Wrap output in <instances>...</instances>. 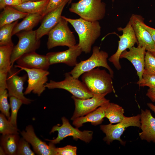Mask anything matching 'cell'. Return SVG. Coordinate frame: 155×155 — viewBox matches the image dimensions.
I'll use <instances>...</instances> for the list:
<instances>
[{
    "instance_id": "6da1fadb",
    "label": "cell",
    "mask_w": 155,
    "mask_h": 155,
    "mask_svg": "<svg viewBox=\"0 0 155 155\" xmlns=\"http://www.w3.org/2000/svg\"><path fill=\"white\" fill-rule=\"evenodd\" d=\"M61 17L72 26L77 33L78 44L82 52L89 53L92 46L101 35V27L98 21H89L81 18L73 19L63 16Z\"/></svg>"
},
{
    "instance_id": "7a4b0ae2",
    "label": "cell",
    "mask_w": 155,
    "mask_h": 155,
    "mask_svg": "<svg viewBox=\"0 0 155 155\" xmlns=\"http://www.w3.org/2000/svg\"><path fill=\"white\" fill-rule=\"evenodd\" d=\"M81 79L88 90L93 94L115 92L112 78L105 70L95 68L82 75Z\"/></svg>"
},
{
    "instance_id": "3957f363",
    "label": "cell",
    "mask_w": 155,
    "mask_h": 155,
    "mask_svg": "<svg viewBox=\"0 0 155 155\" xmlns=\"http://www.w3.org/2000/svg\"><path fill=\"white\" fill-rule=\"evenodd\" d=\"M69 10L87 21H98L105 16L106 5L102 0H80L72 3Z\"/></svg>"
},
{
    "instance_id": "277c9868",
    "label": "cell",
    "mask_w": 155,
    "mask_h": 155,
    "mask_svg": "<svg viewBox=\"0 0 155 155\" xmlns=\"http://www.w3.org/2000/svg\"><path fill=\"white\" fill-rule=\"evenodd\" d=\"M92 51V55L89 58L78 63L69 73L74 78L78 79L84 73L97 67H102L107 69L113 78L114 72L107 63L108 53L100 50L97 46L93 47Z\"/></svg>"
},
{
    "instance_id": "5b68a950",
    "label": "cell",
    "mask_w": 155,
    "mask_h": 155,
    "mask_svg": "<svg viewBox=\"0 0 155 155\" xmlns=\"http://www.w3.org/2000/svg\"><path fill=\"white\" fill-rule=\"evenodd\" d=\"M68 23L61 17L58 23L50 31L47 42L49 49L58 46L69 48L76 44L75 37L68 26Z\"/></svg>"
},
{
    "instance_id": "8992f818",
    "label": "cell",
    "mask_w": 155,
    "mask_h": 155,
    "mask_svg": "<svg viewBox=\"0 0 155 155\" xmlns=\"http://www.w3.org/2000/svg\"><path fill=\"white\" fill-rule=\"evenodd\" d=\"M65 79L63 81L56 82L50 80L45 84L49 89L59 88L65 90L75 97L86 99L92 97L93 94L87 88L83 83L78 79L73 77L69 73H65Z\"/></svg>"
},
{
    "instance_id": "52a82bcc",
    "label": "cell",
    "mask_w": 155,
    "mask_h": 155,
    "mask_svg": "<svg viewBox=\"0 0 155 155\" xmlns=\"http://www.w3.org/2000/svg\"><path fill=\"white\" fill-rule=\"evenodd\" d=\"M18 38L17 44L14 46L11 56V67L15 62L23 55L35 52L39 47L40 40L37 39L36 30L23 31L16 34Z\"/></svg>"
},
{
    "instance_id": "ba28073f",
    "label": "cell",
    "mask_w": 155,
    "mask_h": 155,
    "mask_svg": "<svg viewBox=\"0 0 155 155\" xmlns=\"http://www.w3.org/2000/svg\"><path fill=\"white\" fill-rule=\"evenodd\" d=\"M140 114L129 117L125 116L123 120L117 124L113 125L110 123L107 125H101L100 129L106 135L103 140L108 145L113 141L117 140L122 145H125V142L121 139V136L128 127H140Z\"/></svg>"
},
{
    "instance_id": "9c48e42d",
    "label": "cell",
    "mask_w": 155,
    "mask_h": 155,
    "mask_svg": "<svg viewBox=\"0 0 155 155\" xmlns=\"http://www.w3.org/2000/svg\"><path fill=\"white\" fill-rule=\"evenodd\" d=\"M62 124L61 126L56 125L53 127L50 133L55 131L58 132L57 137L55 139L46 141L55 144L59 143L60 142L67 136H71L73 139L77 140L78 139L86 142L89 143L93 137V132L91 131L84 130L82 131L78 128L73 127L70 123L69 120L64 117L61 118Z\"/></svg>"
},
{
    "instance_id": "30bf717a",
    "label": "cell",
    "mask_w": 155,
    "mask_h": 155,
    "mask_svg": "<svg viewBox=\"0 0 155 155\" xmlns=\"http://www.w3.org/2000/svg\"><path fill=\"white\" fill-rule=\"evenodd\" d=\"M117 30L122 31L123 34L122 35H118L119 39L118 49L115 53L111 56L108 60L119 70L121 68L119 61L121 54L126 49H131L135 44H137L138 42L129 20L124 28L119 27Z\"/></svg>"
},
{
    "instance_id": "8fae6325",
    "label": "cell",
    "mask_w": 155,
    "mask_h": 155,
    "mask_svg": "<svg viewBox=\"0 0 155 155\" xmlns=\"http://www.w3.org/2000/svg\"><path fill=\"white\" fill-rule=\"evenodd\" d=\"M107 94H93L92 97L86 99L79 98L73 95L71 98L74 101L75 109L71 119L73 121L86 115L109 102L105 97Z\"/></svg>"
},
{
    "instance_id": "7c38bea8",
    "label": "cell",
    "mask_w": 155,
    "mask_h": 155,
    "mask_svg": "<svg viewBox=\"0 0 155 155\" xmlns=\"http://www.w3.org/2000/svg\"><path fill=\"white\" fill-rule=\"evenodd\" d=\"M14 67L18 68L26 72L28 77V86L24 93L27 94L32 92L38 96H40L45 90L44 84L47 81L48 75L49 72L47 70L38 69H30L15 65Z\"/></svg>"
},
{
    "instance_id": "4fadbf2b",
    "label": "cell",
    "mask_w": 155,
    "mask_h": 155,
    "mask_svg": "<svg viewBox=\"0 0 155 155\" xmlns=\"http://www.w3.org/2000/svg\"><path fill=\"white\" fill-rule=\"evenodd\" d=\"M12 67L8 72L7 78V89L9 96L15 97L20 100L23 104H28L32 101L26 98L23 93V85L28 75H18L21 70Z\"/></svg>"
},
{
    "instance_id": "5bb4252c",
    "label": "cell",
    "mask_w": 155,
    "mask_h": 155,
    "mask_svg": "<svg viewBox=\"0 0 155 155\" xmlns=\"http://www.w3.org/2000/svg\"><path fill=\"white\" fill-rule=\"evenodd\" d=\"M22 137L30 144L36 154L40 155H56L55 144L49 142V145L39 139L36 135L32 126L26 127L25 131L20 132Z\"/></svg>"
},
{
    "instance_id": "9a60e30c",
    "label": "cell",
    "mask_w": 155,
    "mask_h": 155,
    "mask_svg": "<svg viewBox=\"0 0 155 155\" xmlns=\"http://www.w3.org/2000/svg\"><path fill=\"white\" fill-rule=\"evenodd\" d=\"M83 52L78 44L69 48L65 51L49 52L46 54L50 65L63 63L71 67L75 66L78 63L77 58Z\"/></svg>"
},
{
    "instance_id": "2e32d148",
    "label": "cell",
    "mask_w": 155,
    "mask_h": 155,
    "mask_svg": "<svg viewBox=\"0 0 155 155\" xmlns=\"http://www.w3.org/2000/svg\"><path fill=\"white\" fill-rule=\"evenodd\" d=\"M144 18L140 15L133 14L129 21L138 42V45L145 48L146 51L152 49L155 44L150 34L142 25Z\"/></svg>"
},
{
    "instance_id": "e0dca14e",
    "label": "cell",
    "mask_w": 155,
    "mask_h": 155,
    "mask_svg": "<svg viewBox=\"0 0 155 155\" xmlns=\"http://www.w3.org/2000/svg\"><path fill=\"white\" fill-rule=\"evenodd\" d=\"M69 1L64 0L59 6L44 17L41 25L36 30L37 39L40 40L44 35H48L50 31L58 23L61 18L63 10Z\"/></svg>"
},
{
    "instance_id": "ac0fdd59",
    "label": "cell",
    "mask_w": 155,
    "mask_h": 155,
    "mask_svg": "<svg viewBox=\"0 0 155 155\" xmlns=\"http://www.w3.org/2000/svg\"><path fill=\"white\" fill-rule=\"evenodd\" d=\"M146 51L144 47L138 45L137 47L133 46L128 51H124L120 56V59H126L132 63L137 71L139 81L142 78Z\"/></svg>"
},
{
    "instance_id": "d6986e66",
    "label": "cell",
    "mask_w": 155,
    "mask_h": 155,
    "mask_svg": "<svg viewBox=\"0 0 155 155\" xmlns=\"http://www.w3.org/2000/svg\"><path fill=\"white\" fill-rule=\"evenodd\" d=\"M16 62L17 65L30 69L47 70L50 65L46 55L39 54L35 51L23 55Z\"/></svg>"
},
{
    "instance_id": "ffe728a7",
    "label": "cell",
    "mask_w": 155,
    "mask_h": 155,
    "mask_svg": "<svg viewBox=\"0 0 155 155\" xmlns=\"http://www.w3.org/2000/svg\"><path fill=\"white\" fill-rule=\"evenodd\" d=\"M140 115V127L142 132L139 133V136L141 139L155 143V118L147 109H142Z\"/></svg>"
},
{
    "instance_id": "44dd1931",
    "label": "cell",
    "mask_w": 155,
    "mask_h": 155,
    "mask_svg": "<svg viewBox=\"0 0 155 155\" xmlns=\"http://www.w3.org/2000/svg\"><path fill=\"white\" fill-rule=\"evenodd\" d=\"M108 102L86 115L75 119L73 120V124L78 128L82 127L84 123L88 122L94 126L101 124L105 117V111Z\"/></svg>"
},
{
    "instance_id": "7402d4cb",
    "label": "cell",
    "mask_w": 155,
    "mask_h": 155,
    "mask_svg": "<svg viewBox=\"0 0 155 155\" xmlns=\"http://www.w3.org/2000/svg\"><path fill=\"white\" fill-rule=\"evenodd\" d=\"M43 18L42 13L28 14L22 21L16 25L13 31L12 36L20 32L32 30Z\"/></svg>"
},
{
    "instance_id": "603a6c76",
    "label": "cell",
    "mask_w": 155,
    "mask_h": 155,
    "mask_svg": "<svg viewBox=\"0 0 155 155\" xmlns=\"http://www.w3.org/2000/svg\"><path fill=\"white\" fill-rule=\"evenodd\" d=\"M49 0L28 1L12 7L21 12L28 14L44 13L46 10Z\"/></svg>"
},
{
    "instance_id": "cb8c5ba5",
    "label": "cell",
    "mask_w": 155,
    "mask_h": 155,
    "mask_svg": "<svg viewBox=\"0 0 155 155\" xmlns=\"http://www.w3.org/2000/svg\"><path fill=\"white\" fill-rule=\"evenodd\" d=\"M3 9L0 14V28L24 18L28 14L10 6H7Z\"/></svg>"
},
{
    "instance_id": "d4e9b609",
    "label": "cell",
    "mask_w": 155,
    "mask_h": 155,
    "mask_svg": "<svg viewBox=\"0 0 155 155\" xmlns=\"http://www.w3.org/2000/svg\"><path fill=\"white\" fill-rule=\"evenodd\" d=\"M20 138L18 134L2 135L1 138V147L5 154L9 155H17Z\"/></svg>"
},
{
    "instance_id": "484cf974",
    "label": "cell",
    "mask_w": 155,
    "mask_h": 155,
    "mask_svg": "<svg viewBox=\"0 0 155 155\" xmlns=\"http://www.w3.org/2000/svg\"><path fill=\"white\" fill-rule=\"evenodd\" d=\"M124 109L122 107L109 102L105 110V117L109 120L111 124L118 123L124 119Z\"/></svg>"
},
{
    "instance_id": "4316f807",
    "label": "cell",
    "mask_w": 155,
    "mask_h": 155,
    "mask_svg": "<svg viewBox=\"0 0 155 155\" xmlns=\"http://www.w3.org/2000/svg\"><path fill=\"white\" fill-rule=\"evenodd\" d=\"M13 45L0 46V72L8 73L12 67L11 59Z\"/></svg>"
},
{
    "instance_id": "83f0119b",
    "label": "cell",
    "mask_w": 155,
    "mask_h": 155,
    "mask_svg": "<svg viewBox=\"0 0 155 155\" xmlns=\"http://www.w3.org/2000/svg\"><path fill=\"white\" fill-rule=\"evenodd\" d=\"M18 22V20L0 28V46L13 45L11 40L12 33Z\"/></svg>"
},
{
    "instance_id": "f1b7e54d",
    "label": "cell",
    "mask_w": 155,
    "mask_h": 155,
    "mask_svg": "<svg viewBox=\"0 0 155 155\" xmlns=\"http://www.w3.org/2000/svg\"><path fill=\"white\" fill-rule=\"evenodd\" d=\"M17 127L13 125L7 120L3 113L0 114V133L2 135L9 134H19Z\"/></svg>"
},
{
    "instance_id": "f546056e",
    "label": "cell",
    "mask_w": 155,
    "mask_h": 155,
    "mask_svg": "<svg viewBox=\"0 0 155 155\" xmlns=\"http://www.w3.org/2000/svg\"><path fill=\"white\" fill-rule=\"evenodd\" d=\"M9 97L11 113L8 120L13 125L17 127V120L18 112L23 103L20 100L15 97L11 96Z\"/></svg>"
},
{
    "instance_id": "4dcf8cb0",
    "label": "cell",
    "mask_w": 155,
    "mask_h": 155,
    "mask_svg": "<svg viewBox=\"0 0 155 155\" xmlns=\"http://www.w3.org/2000/svg\"><path fill=\"white\" fill-rule=\"evenodd\" d=\"M143 73L155 75V57L147 51L145 54Z\"/></svg>"
},
{
    "instance_id": "1f68e13d",
    "label": "cell",
    "mask_w": 155,
    "mask_h": 155,
    "mask_svg": "<svg viewBox=\"0 0 155 155\" xmlns=\"http://www.w3.org/2000/svg\"><path fill=\"white\" fill-rule=\"evenodd\" d=\"M8 96V93L6 89L0 93V110L1 113L9 119L10 117L9 112L10 105L7 100Z\"/></svg>"
},
{
    "instance_id": "d6a6232c",
    "label": "cell",
    "mask_w": 155,
    "mask_h": 155,
    "mask_svg": "<svg viewBox=\"0 0 155 155\" xmlns=\"http://www.w3.org/2000/svg\"><path fill=\"white\" fill-rule=\"evenodd\" d=\"M29 143L23 137L20 138L17 155H34L35 153L30 149Z\"/></svg>"
},
{
    "instance_id": "836d02e7",
    "label": "cell",
    "mask_w": 155,
    "mask_h": 155,
    "mask_svg": "<svg viewBox=\"0 0 155 155\" xmlns=\"http://www.w3.org/2000/svg\"><path fill=\"white\" fill-rule=\"evenodd\" d=\"M137 83L140 87L147 86L149 88H155V75L143 73L142 79Z\"/></svg>"
},
{
    "instance_id": "e575fe53",
    "label": "cell",
    "mask_w": 155,
    "mask_h": 155,
    "mask_svg": "<svg viewBox=\"0 0 155 155\" xmlns=\"http://www.w3.org/2000/svg\"><path fill=\"white\" fill-rule=\"evenodd\" d=\"M77 147L67 145L61 148H56V155H76Z\"/></svg>"
},
{
    "instance_id": "d590c367",
    "label": "cell",
    "mask_w": 155,
    "mask_h": 155,
    "mask_svg": "<svg viewBox=\"0 0 155 155\" xmlns=\"http://www.w3.org/2000/svg\"><path fill=\"white\" fill-rule=\"evenodd\" d=\"M64 0H49L46 9L43 14L44 17L47 13L59 6Z\"/></svg>"
},
{
    "instance_id": "8d00e7d4",
    "label": "cell",
    "mask_w": 155,
    "mask_h": 155,
    "mask_svg": "<svg viewBox=\"0 0 155 155\" xmlns=\"http://www.w3.org/2000/svg\"><path fill=\"white\" fill-rule=\"evenodd\" d=\"M22 3V0H3L0 3V9H3L7 6L13 7L18 5Z\"/></svg>"
},
{
    "instance_id": "74e56055",
    "label": "cell",
    "mask_w": 155,
    "mask_h": 155,
    "mask_svg": "<svg viewBox=\"0 0 155 155\" xmlns=\"http://www.w3.org/2000/svg\"><path fill=\"white\" fill-rule=\"evenodd\" d=\"M8 73L0 72V93L7 89V78Z\"/></svg>"
},
{
    "instance_id": "f35d334b",
    "label": "cell",
    "mask_w": 155,
    "mask_h": 155,
    "mask_svg": "<svg viewBox=\"0 0 155 155\" xmlns=\"http://www.w3.org/2000/svg\"><path fill=\"white\" fill-rule=\"evenodd\" d=\"M142 25L149 32L153 40L155 43V28L151 27L146 24L144 21L142 22Z\"/></svg>"
},
{
    "instance_id": "ab89813d",
    "label": "cell",
    "mask_w": 155,
    "mask_h": 155,
    "mask_svg": "<svg viewBox=\"0 0 155 155\" xmlns=\"http://www.w3.org/2000/svg\"><path fill=\"white\" fill-rule=\"evenodd\" d=\"M146 95L154 102H155V88H149L148 90Z\"/></svg>"
},
{
    "instance_id": "60d3db41",
    "label": "cell",
    "mask_w": 155,
    "mask_h": 155,
    "mask_svg": "<svg viewBox=\"0 0 155 155\" xmlns=\"http://www.w3.org/2000/svg\"><path fill=\"white\" fill-rule=\"evenodd\" d=\"M147 105L150 109L155 113V106L151 103H147Z\"/></svg>"
},
{
    "instance_id": "b9f144b4",
    "label": "cell",
    "mask_w": 155,
    "mask_h": 155,
    "mask_svg": "<svg viewBox=\"0 0 155 155\" xmlns=\"http://www.w3.org/2000/svg\"><path fill=\"white\" fill-rule=\"evenodd\" d=\"M149 52L155 57V44L154 47V48L151 50L147 51Z\"/></svg>"
},
{
    "instance_id": "7bdbcfd3",
    "label": "cell",
    "mask_w": 155,
    "mask_h": 155,
    "mask_svg": "<svg viewBox=\"0 0 155 155\" xmlns=\"http://www.w3.org/2000/svg\"><path fill=\"white\" fill-rule=\"evenodd\" d=\"M41 0H22V3L25 2H27L28 1H40Z\"/></svg>"
},
{
    "instance_id": "ee69618b",
    "label": "cell",
    "mask_w": 155,
    "mask_h": 155,
    "mask_svg": "<svg viewBox=\"0 0 155 155\" xmlns=\"http://www.w3.org/2000/svg\"><path fill=\"white\" fill-rule=\"evenodd\" d=\"M72 0H69L68 3L69 4H70V3H71Z\"/></svg>"
},
{
    "instance_id": "f6af8a7d",
    "label": "cell",
    "mask_w": 155,
    "mask_h": 155,
    "mask_svg": "<svg viewBox=\"0 0 155 155\" xmlns=\"http://www.w3.org/2000/svg\"><path fill=\"white\" fill-rule=\"evenodd\" d=\"M3 0H0V3L2 1H3Z\"/></svg>"
},
{
    "instance_id": "bcb514c9",
    "label": "cell",
    "mask_w": 155,
    "mask_h": 155,
    "mask_svg": "<svg viewBox=\"0 0 155 155\" xmlns=\"http://www.w3.org/2000/svg\"><path fill=\"white\" fill-rule=\"evenodd\" d=\"M115 0H112V1L113 2Z\"/></svg>"
}]
</instances>
